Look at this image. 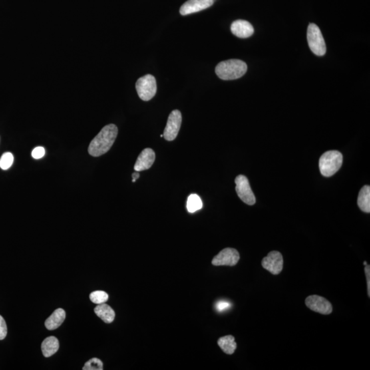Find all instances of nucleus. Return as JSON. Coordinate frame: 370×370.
<instances>
[{
  "label": "nucleus",
  "mask_w": 370,
  "mask_h": 370,
  "mask_svg": "<svg viewBox=\"0 0 370 370\" xmlns=\"http://www.w3.org/2000/svg\"><path fill=\"white\" fill-rule=\"evenodd\" d=\"M118 134V128L114 124L104 126L101 131L90 142L88 152L90 156L98 157L109 151Z\"/></svg>",
  "instance_id": "nucleus-1"
},
{
  "label": "nucleus",
  "mask_w": 370,
  "mask_h": 370,
  "mask_svg": "<svg viewBox=\"0 0 370 370\" xmlns=\"http://www.w3.org/2000/svg\"><path fill=\"white\" fill-rule=\"evenodd\" d=\"M248 70L245 62L239 59H230L221 62L215 67V73L220 79L233 80L242 77Z\"/></svg>",
  "instance_id": "nucleus-2"
},
{
  "label": "nucleus",
  "mask_w": 370,
  "mask_h": 370,
  "mask_svg": "<svg viewBox=\"0 0 370 370\" xmlns=\"http://www.w3.org/2000/svg\"><path fill=\"white\" fill-rule=\"evenodd\" d=\"M343 163V155L337 150L328 151L323 153L319 158V170L322 176L331 177L341 168Z\"/></svg>",
  "instance_id": "nucleus-3"
},
{
  "label": "nucleus",
  "mask_w": 370,
  "mask_h": 370,
  "mask_svg": "<svg viewBox=\"0 0 370 370\" xmlns=\"http://www.w3.org/2000/svg\"><path fill=\"white\" fill-rule=\"evenodd\" d=\"M307 41L313 54L318 56L325 55L327 45L321 30L316 24H309L307 30Z\"/></svg>",
  "instance_id": "nucleus-4"
},
{
  "label": "nucleus",
  "mask_w": 370,
  "mask_h": 370,
  "mask_svg": "<svg viewBox=\"0 0 370 370\" xmlns=\"http://www.w3.org/2000/svg\"><path fill=\"white\" fill-rule=\"evenodd\" d=\"M136 89L140 99L144 101L152 99L157 90L155 78L150 74H147L138 78L136 82Z\"/></svg>",
  "instance_id": "nucleus-5"
},
{
  "label": "nucleus",
  "mask_w": 370,
  "mask_h": 370,
  "mask_svg": "<svg viewBox=\"0 0 370 370\" xmlns=\"http://www.w3.org/2000/svg\"><path fill=\"white\" fill-rule=\"evenodd\" d=\"M235 184H236L237 194L239 198L248 205H254L256 203V198L254 193L251 189L250 182L246 176L243 175H239L235 178Z\"/></svg>",
  "instance_id": "nucleus-6"
},
{
  "label": "nucleus",
  "mask_w": 370,
  "mask_h": 370,
  "mask_svg": "<svg viewBox=\"0 0 370 370\" xmlns=\"http://www.w3.org/2000/svg\"><path fill=\"white\" fill-rule=\"evenodd\" d=\"M182 124V114L180 110H174L168 117V122L165 128L164 137L168 142L174 141L178 136Z\"/></svg>",
  "instance_id": "nucleus-7"
},
{
  "label": "nucleus",
  "mask_w": 370,
  "mask_h": 370,
  "mask_svg": "<svg viewBox=\"0 0 370 370\" xmlns=\"http://www.w3.org/2000/svg\"><path fill=\"white\" fill-rule=\"evenodd\" d=\"M306 305L311 310L323 315L331 314L333 311V306L328 299L319 295H313L307 297L305 300Z\"/></svg>",
  "instance_id": "nucleus-8"
},
{
  "label": "nucleus",
  "mask_w": 370,
  "mask_h": 370,
  "mask_svg": "<svg viewBox=\"0 0 370 370\" xmlns=\"http://www.w3.org/2000/svg\"><path fill=\"white\" fill-rule=\"evenodd\" d=\"M263 268L273 275L279 274L283 269V257L278 251H271L262 260Z\"/></svg>",
  "instance_id": "nucleus-9"
},
{
  "label": "nucleus",
  "mask_w": 370,
  "mask_h": 370,
  "mask_svg": "<svg viewBox=\"0 0 370 370\" xmlns=\"http://www.w3.org/2000/svg\"><path fill=\"white\" fill-rule=\"evenodd\" d=\"M240 259L238 251L234 248H225L213 258L212 264L215 266H234Z\"/></svg>",
  "instance_id": "nucleus-10"
},
{
  "label": "nucleus",
  "mask_w": 370,
  "mask_h": 370,
  "mask_svg": "<svg viewBox=\"0 0 370 370\" xmlns=\"http://www.w3.org/2000/svg\"><path fill=\"white\" fill-rule=\"evenodd\" d=\"M215 0H188L180 7V13L182 15L198 13L208 9L214 4Z\"/></svg>",
  "instance_id": "nucleus-11"
},
{
  "label": "nucleus",
  "mask_w": 370,
  "mask_h": 370,
  "mask_svg": "<svg viewBox=\"0 0 370 370\" xmlns=\"http://www.w3.org/2000/svg\"><path fill=\"white\" fill-rule=\"evenodd\" d=\"M155 157V152L152 149H144L138 156L137 160L134 165V170L140 172L149 170L154 164Z\"/></svg>",
  "instance_id": "nucleus-12"
},
{
  "label": "nucleus",
  "mask_w": 370,
  "mask_h": 370,
  "mask_svg": "<svg viewBox=\"0 0 370 370\" xmlns=\"http://www.w3.org/2000/svg\"><path fill=\"white\" fill-rule=\"evenodd\" d=\"M230 30L233 35L241 39L251 37L255 32L254 28L250 22L241 19L233 22Z\"/></svg>",
  "instance_id": "nucleus-13"
},
{
  "label": "nucleus",
  "mask_w": 370,
  "mask_h": 370,
  "mask_svg": "<svg viewBox=\"0 0 370 370\" xmlns=\"http://www.w3.org/2000/svg\"><path fill=\"white\" fill-rule=\"evenodd\" d=\"M66 317L65 311L63 309H58L54 311L45 322V327L50 331L58 329L63 323Z\"/></svg>",
  "instance_id": "nucleus-14"
},
{
  "label": "nucleus",
  "mask_w": 370,
  "mask_h": 370,
  "mask_svg": "<svg viewBox=\"0 0 370 370\" xmlns=\"http://www.w3.org/2000/svg\"><path fill=\"white\" fill-rule=\"evenodd\" d=\"M94 311L96 314L106 323L112 322L115 317V313L113 309L105 303L98 305Z\"/></svg>",
  "instance_id": "nucleus-15"
},
{
  "label": "nucleus",
  "mask_w": 370,
  "mask_h": 370,
  "mask_svg": "<svg viewBox=\"0 0 370 370\" xmlns=\"http://www.w3.org/2000/svg\"><path fill=\"white\" fill-rule=\"evenodd\" d=\"M59 349V341L57 338L51 336L46 338L41 344V351L45 357H52Z\"/></svg>",
  "instance_id": "nucleus-16"
},
{
  "label": "nucleus",
  "mask_w": 370,
  "mask_h": 370,
  "mask_svg": "<svg viewBox=\"0 0 370 370\" xmlns=\"http://www.w3.org/2000/svg\"><path fill=\"white\" fill-rule=\"evenodd\" d=\"M358 206L363 212H370V187L365 185L360 191L357 200Z\"/></svg>",
  "instance_id": "nucleus-17"
},
{
  "label": "nucleus",
  "mask_w": 370,
  "mask_h": 370,
  "mask_svg": "<svg viewBox=\"0 0 370 370\" xmlns=\"http://www.w3.org/2000/svg\"><path fill=\"white\" fill-rule=\"evenodd\" d=\"M235 337L232 335H227L218 339V343L224 353L227 355H233L237 349V343Z\"/></svg>",
  "instance_id": "nucleus-18"
},
{
  "label": "nucleus",
  "mask_w": 370,
  "mask_h": 370,
  "mask_svg": "<svg viewBox=\"0 0 370 370\" xmlns=\"http://www.w3.org/2000/svg\"><path fill=\"white\" fill-rule=\"evenodd\" d=\"M187 208L191 213L196 212L202 208V202L200 197L196 194H192L189 196Z\"/></svg>",
  "instance_id": "nucleus-19"
},
{
  "label": "nucleus",
  "mask_w": 370,
  "mask_h": 370,
  "mask_svg": "<svg viewBox=\"0 0 370 370\" xmlns=\"http://www.w3.org/2000/svg\"><path fill=\"white\" fill-rule=\"evenodd\" d=\"M90 301L96 305H101L105 303L108 299V295L103 291H96L90 293L89 295Z\"/></svg>",
  "instance_id": "nucleus-20"
},
{
  "label": "nucleus",
  "mask_w": 370,
  "mask_h": 370,
  "mask_svg": "<svg viewBox=\"0 0 370 370\" xmlns=\"http://www.w3.org/2000/svg\"><path fill=\"white\" fill-rule=\"evenodd\" d=\"M14 156L11 152H6L0 158V168L3 170H7L13 165Z\"/></svg>",
  "instance_id": "nucleus-21"
},
{
  "label": "nucleus",
  "mask_w": 370,
  "mask_h": 370,
  "mask_svg": "<svg viewBox=\"0 0 370 370\" xmlns=\"http://www.w3.org/2000/svg\"><path fill=\"white\" fill-rule=\"evenodd\" d=\"M83 370H102L103 369V363L101 360L98 358H92L85 363Z\"/></svg>",
  "instance_id": "nucleus-22"
},
{
  "label": "nucleus",
  "mask_w": 370,
  "mask_h": 370,
  "mask_svg": "<svg viewBox=\"0 0 370 370\" xmlns=\"http://www.w3.org/2000/svg\"><path fill=\"white\" fill-rule=\"evenodd\" d=\"M230 307L231 304L228 301L224 300L219 301L217 303L216 305H215L217 311L220 313L224 312V311L228 310V309H230Z\"/></svg>",
  "instance_id": "nucleus-23"
},
{
  "label": "nucleus",
  "mask_w": 370,
  "mask_h": 370,
  "mask_svg": "<svg viewBox=\"0 0 370 370\" xmlns=\"http://www.w3.org/2000/svg\"><path fill=\"white\" fill-rule=\"evenodd\" d=\"M7 326L5 319L0 315V340H3L7 337Z\"/></svg>",
  "instance_id": "nucleus-24"
},
{
  "label": "nucleus",
  "mask_w": 370,
  "mask_h": 370,
  "mask_svg": "<svg viewBox=\"0 0 370 370\" xmlns=\"http://www.w3.org/2000/svg\"><path fill=\"white\" fill-rule=\"evenodd\" d=\"M45 150L43 147H37L32 152V156L35 159H39L45 156Z\"/></svg>",
  "instance_id": "nucleus-25"
},
{
  "label": "nucleus",
  "mask_w": 370,
  "mask_h": 370,
  "mask_svg": "<svg viewBox=\"0 0 370 370\" xmlns=\"http://www.w3.org/2000/svg\"><path fill=\"white\" fill-rule=\"evenodd\" d=\"M365 273L366 279H367V295L370 297V266L369 265H365Z\"/></svg>",
  "instance_id": "nucleus-26"
},
{
  "label": "nucleus",
  "mask_w": 370,
  "mask_h": 370,
  "mask_svg": "<svg viewBox=\"0 0 370 370\" xmlns=\"http://www.w3.org/2000/svg\"><path fill=\"white\" fill-rule=\"evenodd\" d=\"M140 173H138V172H136L135 173H133V174H132V182H135V181H136V180H137V179H138V178H140Z\"/></svg>",
  "instance_id": "nucleus-27"
},
{
  "label": "nucleus",
  "mask_w": 370,
  "mask_h": 370,
  "mask_svg": "<svg viewBox=\"0 0 370 370\" xmlns=\"http://www.w3.org/2000/svg\"><path fill=\"white\" fill-rule=\"evenodd\" d=\"M363 264H364V265H365H365H367V262H366V261H364Z\"/></svg>",
  "instance_id": "nucleus-28"
}]
</instances>
